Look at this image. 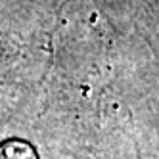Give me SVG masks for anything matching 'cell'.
Returning <instances> with one entry per match:
<instances>
[{
	"mask_svg": "<svg viewBox=\"0 0 159 159\" xmlns=\"http://www.w3.org/2000/svg\"><path fill=\"white\" fill-rule=\"evenodd\" d=\"M0 159H37V153L27 142L8 140L0 146Z\"/></svg>",
	"mask_w": 159,
	"mask_h": 159,
	"instance_id": "6da1fadb",
	"label": "cell"
}]
</instances>
